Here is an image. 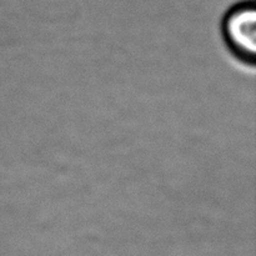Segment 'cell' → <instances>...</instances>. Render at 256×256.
Listing matches in <instances>:
<instances>
[{
    "mask_svg": "<svg viewBox=\"0 0 256 256\" xmlns=\"http://www.w3.org/2000/svg\"><path fill=\"white\" fill-rule=\"evenodd\" d=\"M220 36L229 56L244 69L256 65L255 0H240L228 8L220 22Z\"/></svg>",
    "mask_w": 256,
    "mask_h": 256,
    "instance_id": "1",
    "label": "cell"
}]
</instances>
